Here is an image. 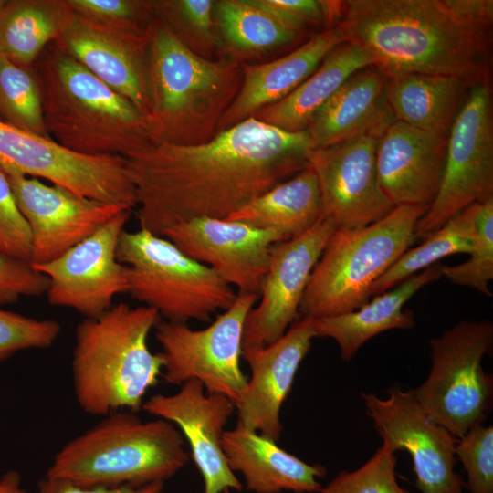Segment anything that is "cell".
<instances>
[{
	"label": "cell",
	"instance_id": "1",
	"mask_svg": "<svg viewBox=\"0 0 493 493\" xmlns=\"http://www.w3.org/2000/svg\"><path fill=\"white\" fill-rule=\"evenodd\" d=\"M315 149L307 130L288 132L254 117L204 143H153L126 159L140 229L162 236L189 219H226L309 167Z\"/></svg>",
	"mask_w": 493,
	"mask_h": 493
},
{
	"label": "cell",
	"instance_id": "2",
	"mask_svg": "<svg viewBox=\"0 0 493 493\" xmlns=\"http://www.w3.org/2000/svg\"><path fill=\"white\" fill-rule=\"evenodd\" d=\"M490 0L342 1L336 26L388 79L425 74L488 83L492 47Z\"/></svg>",
	"mask_w": 493,
	"mask_h": 493
},
{
	"label": "cell",
	"instance_id": "3",
	"mask_svg": "<svg viewBox=\"0 0 493 493\" xmlns=\"http://www.w3.org/2000/svg\"><path fill=\"white\" fill-rule=\"evenodd\" d=\"M242 63L196 55L155 15L148 48L150 110L145 119L151 142L194 145L213 139L239 91Z\"/></svg>",
	"mask_w": 493,
	"mask_h": 493
},
{
	"label": "cell",
	"instance_id": "4",
	"mask_svg": "<svg viewBox=\"0 0 493 493\" xmlns=\"http://www.w3.org/2000/svg\"><path fill=\"white\" fill-rule=\"evenodd\" d=\"M149 307L121 302L75 330L71 371L76 401L89 414L138 412L162 375L163 360L148 336L161 320Z\"/></svg>",
	"mask_w": 493,
	"mask_h": 493
},
{
	"label": "cell",
	"instance_id": "5",
	"mask_svg": "<svg viewBox=\"0 0 493 493\" xmlns=\"http://www.w3.org/2000/svg\"><path fill=\"white\" fill-rule=\"evenodd\" d=\"M37 60L45 124L55 142L82 154L125 159L153 144L134 105L54 43Z\"/></svg>",
	"mask_w": 493,
	"mask_h": 493
},
{
	"label": "cell",
	"instance_id": "6",
	"mask_svg": "<svg viewBox=\"0 0 493 493\" xmlns=\"http://www.w3.org/2000/svg\"><path fill=\"white\" fill-rule=\"evenodd\" d=\"M190 458L174 425L121 410L65 444L45 477L83 487H141L171 479Z\"/></svg>",
	"mask_w": 493,
	"mask_h": 493
},
{
	"label": "cell",
	"instance_id": "7",
	"mask_svg": "<svg viewBox=\"0 0 493 493\" xmlns=\"http://www.w3.org/2000/svg\"><path fill=\"white\" fill-rule=\"evenodd\" d=\"M427 209L398 205L368 226L336 228L310 274L299 315L330 317L367 303L376 280L415 242V226Z\"/></svg>",
	"mask_w": 493,
	"mask_h": 493
},
{
	"label": "cell",
	"instance_id": "8",
	"mask_svg": "<svg viewBox=\"0 0 493 493\" xmlns=\"http://www.w3.org/2000/svg\"><path fill=\"white\" fill-rule=\"evenodd\" d=\"M116 256L126 268L127 292L167 321H209L236 299L237 293L212 268L146 230L124 229Z\"/></svg>",
	"mask_w": 493,
	"mask_h": 493
},
{
	"label": "cell",
	"instance_id": "9",
	"mask_svg": "<svg viewBox=\"0 0 493 493\" xmlns=\"http://www.w3.org/2000/svg\"><path fill=\"white\" fill-rule=\"evenodd\" d=\"M492 342L488 320L458 322L430 341L429 375L411 390L423 409L456 438L482 425L490 410L493 379L481 362Z\"/></svg>",
	"mask_w": 493,
	"mask_h": 493
},
{
	"label": "cell",
	"instance_id": "10",
	"mask_svg": "<svg viewBox=\"0 0 493 493\" xmlns=\"http://www.w3.org/2000/svg\"><path fill=\"white\" fill-rule=\"evenodd\" d=\"M257 299V294L237 293L234 303L202 330L160 320L155 339L162 348L164 381L181 385L196 380L206 393L236 403L247 382L240 367L245 321Z\"/></svg>",
	"mask_w": 493,
	"mask_h": 493
},
{
	"label": "cell",
	"instance_id": "11",
	"mask_svg": "<svg viewBox=\"0 0 493 493\" xmlns=\"http://www.w3.org/2000/svg\"><path fill=\"white\" fill-rule=\"evenodd\" d=\"M492 106L490 82L470 88L447 136L439 191L415 226V240L467 206L493 198Z\"/></svg>",
	"mask_w": 493,
	"mask_h": 493
},
{
	"label": "cell",
	"instance_id": "12",
	"mask_svg": "<svg viewBox=\"0 0 493 493\" xmlns=\"http://www.w3.org/2000/svg\"><path fill=\"white\" fill-rule=\"evenodd\" d=\"M0 167L92 200L136 208L135 188L121 156L73 152L52 138L18 129L0 119Z\"/></svg>",
	"mask_w": 493,
	"mask_h": 493
},
{
	"label": "cell",
	"instance_id": "13",
	"mask_svg": "<svg viewBox=\"0 0 493 493\" xmlns=\"http://www.w3.org/2000/svg\"><path fill=\"white\" fill-rule=\"evenodd\" d=\"M131 212H121L58 257L32 265L48 278L49 304L95 319L113 306L117 295L128 291L126 268L116 252Z\"/></svg>",
	"mask_w": 493,
	"mask_h": 493
},
{
	"label": "cell",
	"instance_id": "14",
	"mask_svg": "<svg viewBox=\"0 0 493 493\" xmlns=\"http://www.w3.org/2000/svg\"><path fill=\"white\" fill-rule=\"evenodd\" d=\"M362 399L383 442L410 454L420 493L463 492L466 482L455 471L458 438L423 409L411 390L395 387L386 399L372 393Z\"/></svg>",
	"mask_w": 493,
	"mask_h": 493
},
{
	"label": "cell",
	"instance_id": "15",
	"mask_svg": "<svg viewBox=\"0 0 493 493\" xmlns=\"http://www.w3.org/2000/svg\"><path fill=\"white\" fill-rule=\"evenodd\" d=\"M335 229L331 221L321 218L303 234L271 247L259 287L260 301L246 318L243 349L273 343L299 318L310 274Z\"/></svg>",
	"mask_w": 493,
	"mask_h": 493
},
{
	"label": "cell",
	"instance_id": "16",
	"mask_svg": "<svg viewBox=\"0 0 493 493\" xmlns=\"http://www.w3.org/2000/svg\"><path fill=\"white\" fill-rule=\"evenodd\" d=\"M378 138L362 136L315 149L309 166L316 173L322 218L336 228L368 226L395 206L383 194L377 174Z\"/></svg>",
	"mask_w": 493,
	"mask_h": 493
},
{
	"label": "cell",
	"instance_id": "17",
	"mask_svg": "<svg viewBox=\"0 0 493 493\" xmlns=\"http://www.w3.org/2000/svg\"><path fill=\"white\" fill-rule=\"evenodd\" d=\"M5 173L30 229L32 265L58 257L121 212L130 210L46 184L37 178Z\"/></svg>",
	"mask_w": 493,
	"mask_h": 493
},
{
	"label": "cell",
	"instance_id": "18",
	"mask_svg": "<svg viewBox=\"0 0 493 493\" xmlns=\"http://www.w3.org/2000/svg\"><path fill=\"white\" fill-rule=\"evenodd\" d=\"M162 236L191 258L212 268L237 293L257 295L271 247L287 240L273 230L210 217L176 223L165 229Z\"/></svg>",
	"mask_w": 493,
	"mask_h": 493
},
{
	"label": "cell",
	"instance_id": "19",
	"mask_svg": "<svg viewBox=\"0 0 493 493\" xmlns=\"http://www.w3.org/2000/svg\"><path fill=\"white\" fill-rule=\"evenodd\" d=\"M142 409L174 425L190 448V456L204 482V493L241 491L243 484L229 468L221 441L225 426L236 410L225 395L206 393L191 380L173 394L158 393L143 402Z\"/></svg>",
	"mask_w": 493,
	"mask_h": 493
},
{
	"label": "cell",
	"instance_id": "20",
	"mask_svg": "<svg viewBox=\"0 0 493 493\" xmlns=\"http://www.w3.org/2000/svg\"><path fill=\"white\" fill-rule=\"evenodd\" d=\"M152 25V24H151ZM150 30L112 28L72 12L54 43L114 91L131 101L144 119Z\"/></svg>",
	"mask_w": 493,
	"mask_h": 493
},
{
	"label": "cell",
	"instance_id": "21",
	"mask_svg": "<svg viewBox=\"0 0 493 493\" xmlns=\"http://www.w3.org/2000/svg\"><path fill=\"white\" fill-rule=\"evenodd\" d=\"M314 338L313 319L301 317L273 343L242 350L251 375L235 403L238 425L276 442L279 440L283 430L282 404Z\"/></svg>",
	"mask_w": 493,
	"mask_h": 493
},
{
	"label": "cell",
	"instance_id": "22",
	"mask_svg": "<svg viewBox=\"0 0 493 493\" xmlns=\"http://www.w3.org/2000/svg\"><path fill=\"white\" fill-rule=\"evenodd\" d=\"M447 136L395 120L380 136L376 166L380 186L394 205L429 206L443 178Z\"/></svg>",
	"mask_w": 493,
	"mask_h": 493
},
{
	"label": "cell",
	"instance_id": "23",
	"mask_svg": "<svg viewBox=\"0 0 493 493\" xmlns=\"http://www.w3.org/2000/svg\"><path fill=\"white\" fill-rule=\"evenodd\" d=\"M387 81L373 66L350 76L309 124L307 131L315 148L362 136L379 139L396 120L386 97Z\"/></svg>",
	"mask_w": 493,
	"mask_h": 493
},
{
	"label": "cell",
	"instance_id": "24",
	"mask_svg": "<svg viewBox=\"0 0 493 493\" xmlns=\"http://www.w3.org/2000/svg\"><path fill=\"white\" fill-rule=\"evenodd\" d=\"M345 38L333 26L311 37L288 55L262 64L242 63V83L222 117L217 133L252 117L296 89Z\"/></svg>",
	"mask_w": 493,
	"mask_h": 493
},
{
	"label": "cell",
	"instance_id": "25",
	"mask_svg": "<svg viewBox=\"0 0 493 493\" xmlns=\"http://www.w3.org/2000/svg\"><path fill=\"white\" fill-rule=\"evenodd\" d=\"M221 446L229 468L239 472L246 490L254 493L319 492L326 475L323 466L306 463L238 424L224 432Z\"/></svg>",
	"mask_w": 493,
	"mask_h": 493
},
{
	"label": "cell",
	"instance_id": "26",
	"mask_svg": "<svg viewBox=\"0 0 493 493\" xmlns=\"http://www.w3.org/2000/svg\"><path fill=\"white\" fill-rule=\"evenodd\" d=\"M443 264L436 263L404 280L393 289L375 296L359 309L330 317L313 319L316 337L334 340L341 357L350 361L370 339L390 330H409L414 325L412 310L404 305L421 288L442 276Z\"/></svg>",
	"mask_w": 493,
	"mask_h": 493
},
{
	"label": "cell",
	"instance_id": "27",
	"mask_svg": "<svg viewBox=\"0 0 493 493\" xmlns=\"http://www.w3.org/2000/svg\"><path fill=\"white\" fill-rule=\"evenodd\" d=\"M373 65L374 58L366 50L344 41L290 94L259 110L252 117L285 131H306L315 113L350 76Z\"/></svg>",
	"mask_w": 493,
	"mask_h": 493
},
{
	"label": "cell",
	"instance_id": "28",
	"mask_svg": "<svg viewBox=\"0 0 493 493\" xmlns=\"http://www.w3.org/2000/svg\"><path fill=\"white\" fill-rule=\"evenodd\" d=\"M470 88L453 77L403 74L388 79L386 97L396 120L448 136Z\"/></svg>",
	"mask_w": 493,
	"mask_h": 493
},
{
	"label": "cell",
	"instance_id": "29",
	"mask_svg": "<svg viewBox=\"0 0 493 493\" xmlns=\"http://www.w3.org/2000/svg\"><path fill=\"white\" fill-rule=\"evenodd\" d=\"M321 218L319 183L315 172L309 166L226 219L273 230L288 240L303 234Z\"/></svg>",
	"mask_w": 493,
	"mask_h": 493
},
{
	"label": "cell",
	"instance_id": "30",
	"mask_svg": "<svg viewBox=\"0 0 493 493\" xmlns=\"http://www.w3.org/2000/svg\"><path fill=\"white\" fill-rule=\"evenodd\" d=\"M72 14L66 0H11L0 9V55L32 68Z\"/></svg>",
	"mask_w": 493,
	"mask_h": 493
},
{
	"label": "cell",
	"instance_id": "31",
	"mask_svg": "<svg viewBox=\"0 0 493 493\" xmlns=\"http://www.w3.org/2000/svg\"><path fill=\"white\" fill-rule=\"evenodd\" d=\"M475 229L469 206L426 236L423 243L408 248L373 284L371 296L392 289L408 278L456 254H470Z\"/></svg>",
	"mask_w": 493,
	"mask_h": 493
},
{
	"label": "cell",
	"instance_id": "32",
	"mask_svg": "<svg viewBox=\"0 0 493 493\" xmlns=\"http://www.w3.org/2000/svg\"><path fill=\"white\" fill-rule=\"evenodd\" d=\"M215 14L222 37L230 51L254 54L288 45L299 33L283 25L247 0H221Z\"/></svg>",
	"mask_w": 493,
	"mask_h": 493
},
{
	"label": "cell",
	"instance_id": "33",
	"mask_svg": "<svg viewBox=\"0 0 493 493\" xmlns=\"http://www.w3.org/2000/svg\"><path fill=\"white\" fill-rule=\"evenodd\" d=\"M0 116L28 132L49 137L36 73L0 55Z\"/></svg>",
	"mask_w": 493,
	"mask_h": 493
},
{
	"label": "cell",
	"instance_id": "34",
	"mask_svg": "<svg viewBox=\"0 0 493 493\" xmlns=\"http://www.w3.org/2000/svg\"><path fill=\"white\" fill-rule=\"evenodd\" d=\"M215 1H154L155 15L162 18L196 55L212 59L218 46L214 22Z\"/></svg>",
	"mask_w": 493,
	"mask_h": 493
},
{
	"label": "cell",
	"instance_id": "35",
	"mask_svg": "<svg viewBox=\"0 0 493 493\" xmlns=\"http://www.w3.org/2000/svg\"><path fill=\"white\" fill-rule=\"evenodd\" d=\"M474 229V246L467 261L442 267V276L451 283L469 287L491 296L493 279V198L469 205Z\"/></svg>",
	"mask_w": 493,
	"mask_h": 493
},
{
	"label": "cell",
	"instance_id": "36",
	"mask_svg": "<svg viewBox=\"0 0 493 493\" xmlns=\"http://www.w3.org/2000/svg\"><path fill=\"white\" fill-rule=\"evenodd\" d=\"M397 458L385 442L354 471H341L318 493H414L401 487L396 477Z\"/></svg>",
	"mask_w": 493,
	"mask_h": 493
},
{
	"label": "cell",
	"instance_id": "37",
	"mask_svg": "<svg viewBox=\"0 0 493 493\" xmlns=\"http://www.w3.org/2000/svg\"><path fill=\"white\" fill-rule=\"evenodd\" d=\"M66 3L80 16L125 31H146L155 17L154 1L66 0Z\"/></svg>",
	"mask_w": 493,
	"mask_h": 493
},
{
	"label": "cell",
	"instance_id": "38",
	"mask_svg": "<svg viewBox=\"0 0 493 493\" xmlns=\"http://www.w3.org/2000/svg\"><path fill=\"white\" fill-rule=\"evenodd\" d=\"M61 325L52 319H36L0 308V362L17 351L49 348Z\"/></svg>",
	"mask_w": 493,
	"mask_h": 493
},
{
	"label": "cell",
	"instance_id": "39",
	"mask_svg": "<svg viewBox=\"0 0 493 493\" xmlns=\"http://www.w3.org/2000/svg\"><path fill=\"white\" fill-rule=\"evenodd\" d=\"M455 454L467 472L470 493H493V427L470 429L457 439Z\"/></svg>",
	"mask_w": 493,
	"mask_h": 493
},
{
	"label": "cell",
	"instance_id": "40",
	"mask_svg": "<svg viewBox=\"0 0 493 493\" xmlns=\"http://www.w3.org/2000/svg\"><path fill=\"white\" fill-rule=\"evenodd\" d=\"M289 28L302 33L309 25H329L338 22L342 1L320 0H247Z\"/></svg>",
	"mask_w": 493,
	"mask_h": 493
},
{
	"label": "cell",
	"instance_id": "41",
	"mask_svg": "<svg viewBox=\"0 0 493 493\" xmlns=\"http://www.w3.org/2000/svg\"><path fill=\"white\" fill-rule=\"evenodd\" d=\"M0 256L31 263L32 239L10 182L0 167Z\"/></svg>",
	"mask_w": 493,
	"mask_h": 493
},
{
	"label": "cell",
	"instance_id": "42",
	"mask_svg": "<svg viewBox=\"0 0 493 493\" xmlns=\"http://www.w3.org/2000/svg\"><path fill=\"white\" fill-rule=\"evenodd\" d=\"M48 278L31 263L0 256V306L46 293Z\"/></svg>",
	"mask_w": 493,
	"mask_h": 493
},
{
	"label": "cell",
	"instance_id": "43",
	"mask_svg": "<svg viewBox=\"0 0 493 493\" xmlns=\"http://www.w3.org/2000/svg\"><path fill=\"white\" fill-rule=\"evenodd\" d=\"M163 487L164 483H152L141 487H83L63 479L44 477L37 482V488L34 493H163Z\"/></svg>",
	"mask_w": 493,
	"mask_h": 493
},
{
	"label": "cell",
	"instance_id": "44",
	"mask_svg": "<svg viewBox=\"0 0 493 493\" xmlns=\"http://www.w3.org/2000/svg\"><path fill=\"white\" fill-rule=\"evenodd\" d=\"M0 493H30L21 487V476L16 471H7L0 477Z\"/></svg>",
	"mask_w": 493,
	"mask_h": 493
},
{
	"label": "cell",
	"instance_id": "45",
	"mask_svg": "<svg viewBox=\"0 0 493 493\" xmlns=\"http://www.w3.org/2000/svg\"><path fill=\"white\" fill-rule=\"evenodd\" d=\"M4 2H5V1H3V0H0V9H1V7H2V5H3Z\"/></svg>",
	"mask_w": 493,
	"mask_h": 493
},
{
	"label": "cell",
	"instance_id": "46",
	"mask_svg": "<svg viewBox=\"0 0 493 493\" xmlns=\"http://www.w3.org/2000/svg\"><path fill=\"white\" fill-rule=\"evenodd\" d=\"M223 493H231V490H226Z\"/></svg>",
	"mask_w": 493,
	"mask_h": 493
}]
</instances>
